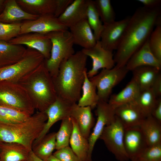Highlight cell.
Instances as JSON below:
<instances>
[{"label":"cell","mask_w":161,"mask_h":161,"mask_svg":"<svg viewBox=\"0 0 161 161\" xmlns=\"http://www.w3.org/2000/svg\"><path fill=\"white\" fill-rule=\"evenodd\" d=\"M0 105L30 116L34 114L35 109L26 91L18 82H0Z\"/></svg>","instance_id":"8992f818"},{"label":"cell","mask_w":161,"mask_h":161,"mask_svg":"<svg viewBox=\"0 0 161 161\" xmlns=\"http://www.w3.org/2000/svg\"><path fill=\"white\" fill-rule=\"evenodd\" d=\"M150 49L154 56L161 61V25L155 27L149 38Z\"/></svg>","instance_id":"74e56055"},{"label":"cell","mask_w":161,"mask_h":161,"mask_svg":"<svg viewBox=\"0 0 161 161\" xmlns=\"http://www.w3.org/2000/svg\"><path fill=\"white\" fill-rule=\"evenodd\" d=\"M71 118L73 123V130L69 140L70 147L81 161H89L88 140L83 136L77 123Z\"/></svg>","instance_id":"4316f807"},{"label":"cell","mask_w":161,"mask_h":161,"mask_svg":"<svg viewBox=\"0 0 161 161\" xmlns=\"http://www.w3.org/2000/svg\"><path fill=\"white\" fill-rule=\"evenodd\" d=\"M123 144L129 160H137L141 153L148 146L139 127L124 129Z\"/></svg>","instance_id":"2e32d148"},{"label":"cell","mask_w":161,"mask_h":161,"mask_svg":"<svg viewBox=\"0 0 161 161\" xmlns=\"http://www.w3.org/2000/svg\"><path fill=\"white\" fill-rule=\"evenodd\" d=\"M131 161H138L137 160H131Z\"/></svg>","instance_id":"c3c4849f"},{"label":"cell","mask_w":161,"mask_h":161,"mask_svg":"<svg viewBox=\"0 0 161 161\" xmlns=\"http://www.w3.org/2000/svg\"><path fill=\"white\" fill-rule=\"evenodd\" d=\"M47 120L45 112L38 111L22 122L0 121V143H18L32 150L33 143L43 130Z\"/></svg>","instance_id":"277c9868"},{"label":"cell","mask_w":161,"mask_h":161,"mask_svg":"<svg viewBox=\"0 0 161 161\" xmlns=\"http://www.w3.org/2000/svg\"><path fill=\"white\" fill-rule=\"evenodd\" d=\"M157 98L161 96V74L160 72L154 80L151 88Z\"/></svg>","instance_id":"7bdbcfd3"},{"label":"cell","mask_w":161,"mask_h":161,"mask_svg":"<svg viewBox=\"0 0 161 161\" xmlns=\"http://www.w3.org/2000/svg\"><path fill=\"white\" fill-rule=\"evenodd\" d=\"M39 16L24 11L19 6L16 0H5L3 9L0 13V22L13 23L23 20H35Z\"/></svg>","instance_id":"7402d4cb"},{"label":"cell","mask_w":161,"mask_h":161,"mask_svg":"<svg viewBox=\"0 0 161 161\" xmlns=\"http://www.w3.org/2000/svg\"><path fill=\"white\" fill-rule=\"evenodd\" d=\"M139 127L148 146L161 143V123L151 115L144 119Z\"/></svg>","instance_id":"83f0119b"},{"label":"cell","mask_w":161,"mask_h":161,"mask_svg":"<svg viewBox=\"0 0 161 161\" xmlns=\"http://www.w3.org/2000/svg\"><path fill=\"white\" fill-rule=\"evenodd\" d=\"M22 23H5L0 22V40L9 41L20 35Z\"/></svg>","instance_id":"8d00e7d4"},{"label":"cell","mask_w":161,"mask_h":161,"mask_svg":"<svg viewBox=\"0 0 161 161\" xmlns=\"http://www.w3.org/2000/svg\"><path fill=\"white\" fill-rule=\"evenodd\" d=\"M44 34L50 40L52 44L50 57L45 60L44 63L47 69L53 78L57 74L61 62L75 53L74 44L68 30L51 32Z\"/></svg>","instance_id":"5b68a950"},{"label":"cell","mask_w":161,"mask_h":161,"mask_svg":"<svg viewBox=\"0 0 161 161\" xmlns=\"http://www.w3.org/2000/svg\"><path fill=\"white\" fill-rule=\"evenodd\" d=\"M27 161H46L43 160L38 157L33 152L32 150L30 151Z\"/></svg>","instance_id":"f6af8a7d"},{"label":"cell","mask_w":161,"mask_h":161,"mask_svg":"<svg viewBox=\"0 0 161 161\" xmlns=\"http://www.w3.org/2000/svg\"><path fill=\"white\" fill-rule=\"evenodd\" d=\"M130 16L110 23L103 24L100 41L105 49L113 52L116 50L129 23Z\"/></svg>","instance_id":"7c38bea8"},{"label":"cell","mask_w":161,"mask_h":161,"mask_svg":"<svg viewBox=\"0 0 161 161\" xmlns=\"http://www.w3.org/2000/svg\"><path fill=\"white\" fill-rule=\"evenodd\" d=\"M140 91L137 84L132 78L120 91L116 94L111 95L108 102L115 109L120 106L134 101Z\"/></svg>","instance_id":"484cf974"},{"label":"cell","mask_w":161,"mask_h":161,"mask_svg":"<svg viewBox=\"0 0 161 161\" xmlns=\"http://www.w3.org/2000/svg\"><path fill=\"white\" fill-rule=\"evenodd\" d=\"M157 98L150 88L140 90L137 97L133 102L147 116L151 115Z\"/></svg>","instance_id":"d6a6232c"},{"label":"cell","mask_w":161,"mask_h":161,"mask_svg":"<svg viewBox=\"0 0 161 161\" xmlns=\"http://www.w3.org/2000/svg\"><path fill=\"white\" fill-rule=\"evenodd\" d=\"M151 115L157 121L161 123V97L157 98Z\"/></svg>","instance_id":"b9f144b4"},{"label":"cell","mask_w":161,"mask_h":161,"mask_svg":"<svg viewBox=\"0 0 161 161\" xmlns=\"http://www.w3.org/2000/svg\"><path fill=\"white\" fill-rule=\"evenodd\" d=\"M26 50L22 45L13 44L0 40V67L19 61L23 57Z\"/></svg>","instance_id":"cb8c5ba5"},{"label":"cell","mask_w":161,"mask_h":161,"mask_svg":"<svg viewBox=\"0 0 161 161\" xmlns=\"http://www.w3.org/2000/svg\"><path fill=\"white\" fill-rule=\"evenodd\" d=\"M0 161H1V160H0Z\"/></svg>","instance_id":"681fc988"},{"label":"cell","mask_w":161,"mask_h":161,"mask_svg":"<svg viewBox=\"0 0 161 161\" xmlns=\"http://www.w3.org/2000/svg\"><path fill=\"white\" fill-rule=\"evenodd\" d=\"M31 151L18 143H0V159L1 161H27Z\"/></svg>","instance_id":"d4e9b609"},{"label":"cell","mask_w":161,"mask_h":161,"mask_svg":"<svg viewBox=\"0 0 161 161\" xmlns=\"http://www.w3.org/2000/svg\"><path fill=\"white\" fill-rule=\"evenodd\" d=\"M160 7L138 8L130 16L122 38L114 55L115 66H126L133 55L149 39L156 26L161 25Z\"/></svg>","instance_id":"6da1fadb"},{"label":"cell","mask_w":161,"mask_h":161,"mask_svg":"<svg viewBox=\"0 0 161 161\" xmlns=\"http://www.w3.org/2000/svg\"><path fill=\"white\" fill-rule=\"evenodd\" d=\"M30 116L14 109L0 105V121L6 123L23 121Z\"/></svg>","instance_id":"d590c367"},{"label":"cell","mask_w":161,"mask_h":161,"mask_svg":"<svg viewBox=\"0 0 161 161\" xmlns=\"http://www.w3.org/2000/svg\"><path fill=\"white\" fill-rule=\"evenodd\" d=\"M87 20L97 41L100 40L103 24L95 6L93 1L88 0Z\"/></svg>","instance_id":"836d02e7"},{"label":"cell","mask_w":161,"mask_h":161,"mask_svg":"<svg viewBox=\"0 0 161 161\" xmlns=\"http://www.w3.org/2000/svg\"><path fill=\"white\" fill-rule=\"evenodd\" d=\"M160 70L151 66H143L133 69L132 79L135 81L140 90L150 88Z\"/></svg>","instance_id":"f1b7e54d"},{"label":"cell","mask_w":161,"mask_h":161,"mask_svg":"<svg viewBox=\"0 0 161 161\" xmlns=\"http://www.w3.org/2000/svg\"><path fill=\"white\" fill-rule=\"evenodd\" d=\"M73 0H56V6L54 14V16L58 18L66 10Z\"/></svg>","instance_id":"60d3db41"},{"label":"cell","mask_w":161,"mask_h":161,"mask_svg":"<svg viewBox=\"0 0 161 161\" xmlns=\"http://www.w3.org/2000/svg\"><path fill=\"white\" fill-rule=\"evenodd\" d=\"M44 60V56L40 52L27 47L20 61L9 66L0 67V82H18L22 77Z\"/></svg>","instance_id":"52a82bcc"},{"label":"cell","mask_w":161,"mask_h":161,"mask_svg":"<svg viewBox=\"0 0 161 161\" xmlns=\"http://www.w3.org/2000/svg\"><path fill=\"white\" fill-rule=\"evenodd\" d=\"M116 116L122 122L124 129L139 127L147 117L133 102L115 109Z\"/></svg>","instance_id":"e0dca14e"},{"label":"cell","mask_w":161,"mask_h":161,"mask_svg":"<svg viewBox=\"0 0 161 161\" xmlns=\"http://www.w3.org/2000/svg\"><path fill=\"white\" fill-rule=\"evenodd\" d=\"M52 154L62 161H81L69 146L57 150Z\"/></svg>","instance_id":"ab89813d"},{"label":"cell","mask_w":161,"mask_h":161,"mask_svg":"<svg viewBox=\"0 0 161 161\" xmlns=\"http://www.w3.org/2000/svg\"><path fill=\"white\" fill-rule=\"evenodd\" d=\"M93 1L103 24L110 23L115 21V13L110 0H95Z\"/></svg>","instance_id":"e575fe53"},{"label":"cell","mask_w":161,"mask_h":161,"mask_svg":"<svg viewBox=\"0 0 161 161\" xmlns=\"http://www.w3.org/2000/svg\"><path fill=\"white\" fill-rule=\"evenodd\" d=\"M73 130V123L72 119L68 117L62 120L60 128L56 132V150L68 146Z\"/></svg>","instance_id":"1f68e13d"},{"label":"cell","mask_w":161,"mask_h":161,"mask_svg":"<svg viewBox=\"0 0 161 161\" xmlns=\"http://www.w3.org/2000/svg\"><path fill=\"white\" fill-rule=\"evenodd\" d=\"M88 0H75L58 18L68 28L87 19Z\"/></svg>","instance_id":"44dd1931"},{"label":"cell","mask_w":161,"mask_h":161,"mask_svg":"<svg viewBox=\"0 0 161 161\" xmlns=\"http://www.w3.org/2000/svg\"><path fill=\"white\" fill-rule=\"evenodd\" d=\"M46 161H62L58 159L53 154Z\"/></svg>","instance_id":"bcb514c9"},{"label":"cell","mask_w":161,"mask_h":161,"mask_svg":"<svg viewBox=\"0 0 161 161\" xmlns=\"http://www.w3.org/2000/svg\"><path fill=\"white\" fill-rule=\"evenodd\" d=\"M56 145V132H54L47 134L37 145L32 148V150L39 158L46 161L52 154Z\"/></svg>","instance_id":"4dcf8cb0"},{"label":"cell","mask_w":161,"mask_h":161,"mask_svg":"<svg viewBox=\"0 0 161 161\" xmlns=\"http://www.w3.org/2000/svg\"><path fill=\"white\" fill-rule=\"evenodd\" d=\"M81 51L92 60V68L87 73L89 78L97 75L101 69H110L115 66L113 52L104 48L100 40L97 41L93 47L88 49H83Z\"/></svg>","instance_id":"4fadbf2b"},{"label":"cell","mask_w":161,"mask_h":161,"mask_svg":"<svg viewBox=\"0 0 161 161\" xmlns=\"http://www.w3.org/2000/svg\"><path fill=\"white\" fill-rule=\"evenodd\" d=\"M19 6L30 14L40 16L54 13L56 0H16Z\"/></svg>","instance_id":"603a6c76"},{"label":"cell","mask_w":161,"mask_h":161,"mask_svg":"<svg viewBox=\"0 0 161 161\" xmlns=\"http://www.w3.org/2000/svg\"><path fill=\"white\" fill-rule=\"evenodd\" d=\"M137 1L143 5L145 8L154 9L160 7L161 0H137Z\"/></svg>","instance_id":"ee69618b"},{"label":"cell","mask_w":161,"mask_h":161,"mask_svg":"<svg viewBox=\"0 0 161 161\" xmlns=\"http://www.w3.org/2000/svg\"><path fill=\"white\" fill-rule=\"evenodd\" d=\"M138 161H161V143L148 146L139 155Z\"/></svg>","instance_id":"f35d334b"},{"label":"cell","mask_w":161,"mask_h":161,"mask_svg":"<svg viewBox=\"0 0 161 161\" xmlns=\"http://www.w3.org/2000/svg\"><path fill=\"white\" fill-rule=\"evenodd\" d=\"M25 90L35 109L45 112L57 97L52 77L44 61L18 81Z\"/></svg>","instance_id":"3957f363"},{"label":"cell","mask_w":161,"mask_h":161,"mask_svg":"<svg viewBox=\"0 0 161 161\" xmlns=\"http://www.w3.org/2000/svg\"><path fill=\"white\" fill-rule=\"evenodd\" d=\"M61 98L57 97L56 100L45 112L47 120L41 133L33 142L32 148L37 145L47 134L51 127L56 122L70 117L72 105Z\"/></svg>","instance_id":"5bb4252c"},{"label":"cell","mask_w":161,"mask_h":161,"mask_svg":"<svg viewBox=\"0 0 161 161\" xmlns=\"http://www.w3.org/2000/svg\"><path fill=\"white\" fill-rule=\"evenodd\" d=\"M69 28L74 44L85 49L90 48L95 45L97 41L87 19L82 20Z\"/></svg>","instance_id":"ffe728a7"},{"label":"cell","mask_w":161,"mask_h":161,"mask_svg":"<svg viewBox=\"0 0 161 161\" xmlns=\"http://www.w3.org/2000/svg\"><path fill=\"white\" fill-rule=\"evenodd\" d=\"M125 66L129 71L143 66H152L160 70L161 61L158 60L151 52L149 47L148 39L133 54Z\"/></svg>","instance_id":"ac0fdd59"},{"label":"cell","mask_w":161,"mask_h":161,"mask_svg":"<svg viewBox=\"0 0 161 161\" xmlns=\"http://www.w3.org/2000/svg\"><path fill=\"white\" fill-rule=\"evenodd\" d=\"M129 72L126 66H114L110 69H102L99 73L89 78L96 87L99 101L108 102L113 88L124 79Z\"/></svg>","instance_id":"ba28073f"},{"label":"cell","mask_w":161,"mask_h":161,"mask_svg":"<svg viewBox=\"0 0 161 161\" xmlns=\"http://www.w3.org/2000/svg\"><path fill=\"white\" fill-rule=\"evenodd\" d=\"M15 45H24L35 50L44 56L45 60L50 56L52 44L50 40L44 34L29 33L19 35L9 41Z\"/></svg>","instance_id":"9a60e30c"},{"label":"cell","mask_w":161,"mask_h":161,"mask_svg":"<svg viewBox=\"0 0 161 161\" xmlns=\"http://www.w3.org/2000/svg\"><path fill=\"white\" fill-rule=\"evenodd\" d=\"M96 107L95 113L97 117V120L88 139L89 161H92V155L94 146L104 127L113 122L116 117L115 109L108 102L99 101Z\"/></svg>","instance_id":"30bf717a"},{"label":"cell","mask_w":161,"mask_h":161,"mask_svg":"<svg viewBox=\"0 0 161 161\" xmlns=\"http://www.w3.org/2000/svg\"><path fill=\"white\" fill-rule=\"evenodd\" d=\"M5 1V0H0V13L3 9Z\"/></svg>","instance_id":"7dc6e473"},{"label":"cell","mask_w":161,"mask_h":161,"mask_svg":"<svg viewBox=\"0 0 161 161\" xmlns=\"http://www.w3.org/2000/svg\"><path fill=\"white\" fill-rule=\"evenodd\" d=\"M68 29L53 14H47L39 16L35 20H26L22 23L20 35L29 33L45 34Z\"/></svg>","instance_id":"8fae6325"},{"label":"cell","mask_w":161,"mask_h":161,"mask_svg":"<svg viewBox=\"0 0 161 161\" xmlns=\"http://www.w3.org/2000/svg\"><path fill=\"white\" fill-rule=\"evenodd\" d=\"M89 106H80L77 103L72 105L70 117L77 123L81 134L88 139L95 124V119Z\"/></svg>","instance_id":"d6986e66"},{"label":"cell","mask_w":161,"mask_h":161,"mask_svg":"<svg viewBox=\"0 0 161 161\" xmlns=\"http://www.w3.org/2000/svg\"><path fill=\"white\" fill-rule=\"evenodd\" d=\"M124 131L123 125L116 116L113 122L105 126L99 138L119 161L129 160L124 146Z\"/></svg>","instance_id":"9c48e42d"},{"label":"cell","mask_w":161,"mask_h":161,"mask_svg":"<svg viewBox=\"0 0 161 161\" xmlns=\"http://www.w3.org/2000/svg\"><path fill=\"white\" fill-rule=\"evenodd\" d=\"M87 57L79 51L61 62L57 74L52 78L58 97L72 104L78 101L87 71Z\"/></svg>","instance_id":"7a4b0ae2"},{"label":"cell","mask_w":161,"mask_h":161,"mask_svg":"<svg viewBox=\"0 0 161 161\" xmlns=\"http://www.w3.org/2000/svg\"><path fill=\"white\" fill-rule=\"evenodd\" d=\"M87 73V71L85 72L82 87V95L78 104L80 106H89L92 109L96 107L99 100L96 87L88 78Z\"/></svg>","instance_id":"f546056e"}]
</instances>
